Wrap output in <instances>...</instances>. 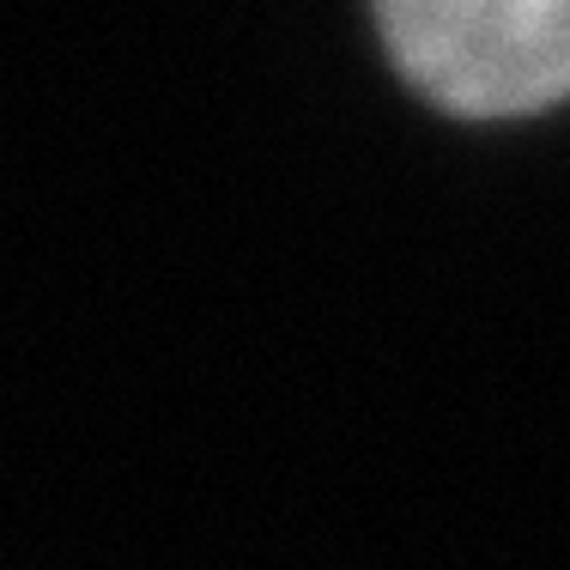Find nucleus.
Listing matches in <instances>:
<instances>
[{
  "instance_id": "1",
  "label": "nucleus",
  "mask_w": 570,
  "mask_h": 570,
  "mask_svg": "<svg viewBox=\"0 0 570 570\" xmlns=\"http://www.w3.org/2000/svg\"><path fill=\"white\" fill-rule=\"evenodd\" d=\"M395 67L455 116H534L570 98V0H376Z\"/></svg>"
}]
</instances>
